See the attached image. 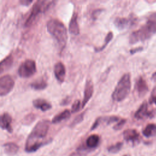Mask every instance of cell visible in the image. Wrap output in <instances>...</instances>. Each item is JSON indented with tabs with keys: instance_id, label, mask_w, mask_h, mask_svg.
Instances as JSON below:
<instances>
[{
	"instance_id": "6da1fadb",
	"label": "cell",
	"mask_w": 156,
	"mask_h": 156,
	"mask_svg": "<svg viewBox=\"0 0 156 156\" xmlns=\"http://www.w3.org/2000/svg\"><path fill=\"white\" fill-rule=\"evenodd\" d=\"M49 127V122L47 120L41 121L35 125L26 141V150L27 152H34L41 146L42 143L38 140L46 136Z\"/></svg>"
},
{
	"instance_id": "7a4b0ae2",
	"label": "cell",
	"mask_w": 156,
	"mask_h": 156,
	"mask_svg": "<svg viewBox=\"0 0 156 156\" xmlns=\"http://www.w3.org/2000/svg\"><path fill=\"white\" fill-rule=\"evenodd\" d=\"M49 33L56 40L60 50H63L67 43V30L63 23L57 19H52L47 23Z\"/></svg>"
},
{
	"instance_id": "3957f363",
	"label": "cell",
	"mask_w": 156,
	"mask_h": 156,
	"mask_svg": "<svg viewBox=\"0 0 156 156\" xmlns=\"http://www.w3.org/2000/svg\"><path fill=\"white\" fill-rule=\"evenodd\" d=\"M131 88V77L130 73L124 74L118 81L112 93V99L115 102L124 101L129 95Z\"/></svg>"
},
{
	"instance_id": "277c9868",
	"label": "cell",
	"mask_w": 156,
	"mask_h": 156,
	"mask_svg": "<svg viewBox=\"0 0 156 156\" xmlns=\"http://www.w3.org/2000/svg\"><path fill=\"white\" fill-rule=\"evenodd\" d=\"M52 3V1H37L32 7V12L25 23L26 26H30L35 20L37 16L41 12H43L46 10L48 7Z\"/></svg>"
},
{
	"instance_id": "5b68a950",
	"label": "cell",
	"mask_w": 156,
	"mask_h": 156,
	"mask_svg": "<svg viewBox=\"0 0 156 156\" xmlns=\"http://www.w3.org/2000/svg\"><path fill=\"white\" fill-rule=\"evenodd\" d=\"M152 34L149 32L145 25L143 26L139 29L132 32L129 37V43L135 44L139 41H143L149 39Z\"/></svg>"
},
{
	"instance_id": "8992f818",
	"label": "cell",
	"mask_w": 156,
	"mask_h": 156,
	"mask_svg": "<svg viewBox=\"0 0 156 156\" xmlns=\"http://www.w3.org/2000/svg\"><path fill=\"white\" fill-rule=\"evenodd\" d=\"M35 72V62L33 60L30 59H27L23 62L18 69L19 76L24 78H27L33 76Z\"/></svg>"
},
{
	"instance_id": "52a82bcc",
	"label": "cell",
	"mask_w": 156,
	"mask_h": 156,
	"mask_svg": "<svg viewBox=\"0 0 156 156\" xmlns=\"http://www.w3.org/2000/svg\"><path fill=\"white\" fill-rule=\"evenodd\" d=\"M15 82L9 75H4L0 77V96L9 94L13 88Z\"/></svg>"
},
{
	"instance_id": "ba28073f",
	"label": "cell",
	"mask_w": 156,
	"mask_h": 156,
	"mask_svg": "<svg viewBox=\"0 0 156 156\" xmlns=\"http://www.w3.org/2000/svg\"><path fill=\"white\" fill-rule=\"evenodd\" d=\"M94 91V87L93 83L91 79H88L86 81L85 88H84V93H83V98L82 103V108H84L87 102L91 99Z\"/></svg>"
},
{
	"instance_id": "9c48e42d",
	"label": "cell",
	"mask_w": 156,
	"mask_h": 156,
	"mask_svg": "<svg viewBox=\"0 0 156 156\" xmlns=\"http://www.w3.org/2000/svg\"><path fill=\"white\" fill-rule=\"evenodd\" d=\"M54 72L55 76L58 82L62 83L65 80L66 76V69L65 65L62 62H58L55 65Z\"/></svg>"
},
{
	"instance_id": "30bf717a",
	"label": "cell",
	"mask_w": 156,
	"mask_h": 156,
	"mask_svg": "<svg viewBox=\"0 0 156 156\" xmlns=\"http://www.w3.org/2000/svg\"><path fill=\"white\" fill-rule=\"evenodd\" d=\"M136 90L140 97H143L146 94L149 90V87L146 80L142 77H140L136 82Z\"/></svg>"
},
{
	"instance_id": "8fae6325",
	"label": "cell",
	"mask_w": 156,
	"mask_h": 156,
	"mask_svg": "<svg viewBox=\"0 0 156 156\" xmlns=\"http://www.w3.org/2000/svg\"><path fill=\"white\" fill-rule=\"evenodd\" d=\"M134 19L117 17L114 20V24L119 30H123L129 27L133 23Z\"/></svg>"
},
{
	"instance_id": "7c38bea8",
	"label": "cell",
	"mask_w": 156,
	"mask_h": 156,
	"mask_svg": "<svg viewBox=\"0 0 156 156\" xmlns=\"http://www.w3.org/2000/svg\"><path fill=\"white\" fill-rule=\"evenodd\" d=\"M151 116V112L148 110L147 103L146 101H144L140 106L138 109L135 113V118L138 119H142L146 118H148Z\"/></svg>"
},
{
	"instance_id": "4fadbf2b",
	"label": "cell",
	"mask_w": 156,
	"mask_h": 156,
	"mask_svg": "<svg viewBox=\"0 0 156 156\" xmlns=\"http://www.w3.org/2000/svg\"><path fill=\"white\" fill-rule=\"evenodd\" d=\"M12 117L7 113H4L0 115V127L7 130L9 132H12V128L11 126Z\"/></svg>"
},
{
	"instance_id": "5bb4252c",
	"label": "cell",
	"mask_w": 156,
	"mask_h": 156,
	"mask_svg": "<svg viewBox=\"0 0 156 156\" xmlns=\"http://www.w3.org/2000/svg\"><path fill=\"white\" fill-rule=\"evenodd\" d=\"M123 137L124 140L127 141L135 142L138 140L140 138V133L135 129H129L124 131Z\"/></svg>"
},
{
	"instance_id": "9a60e30c",
	"label": "cell",
	"mask_w": 156,
	"mask_h": 156,
	"mask_svg": "<svg viewBox=\"0 0 156 156\" xmlns=\"http://www.w3.org/2000/svg\"><path fill=\"white\" fill-rule=\"evenodd\" d=\"M69 32L73 35H79L80 33L79 26L77 21V15L76 13H74L69 24Z\"/></svg>"
},
{
	"instance_id": "2e32d148",
	"label": "cell",
	"mask_w": 156,
	"mask_h": 156,
	"mask_svg": "<svg viewBox=\"0 0 156 156\" xmlns=\"http://www.w3.org/2000/svg\"><path fill=\"white\" fill-rule=\"evenodd\" d=\"M145 26L151 34L156 33V12L152 13L149 15Z\"/></svg>"
},
{
	"instance_id": "e0dca14e",
	"label": "cell",
	"mask_w": 156,
	"mask_h": 156,
	"mask_svg": "<svg viewBox=\"0 0 156 156\" xmlns=\"http://www.w3.org/2000/svg\"><path fill=\"white\" fill-rule=\"evenodd\" d=\"M33 105L35 108H39L43 112L47 111L51 108V105L46 101L42 99H37L34 100L33 101Z\"/></svg>"
},
{
	"instance_id": "ac0fdd59",
	"label": "cell",
	"mask_w": 156,
	"mask_h": 156,
	"mask_svg": "<svg viewBox=\"0 0 156 156\" xmlns=\"http://www.w3.org/2000/svg\"><path fill=\"white\" fill-rule=\"evenodd\" d=\"M70 115H71V112L68 109L65 110L63 112H62L61 113H60L58 115H57L56 116H55L52 120V122L54 123V124L58 123L63 120L69 118Z\"/></svg>"
},
{
	"instance_id": "d6986e66",
	"label": "cell",
	"mask_w": 156,
	"mask_h": 156,
	"mask_svg": "<svg viewBox=\"0 0 156 156\" xmlns=\"http://www.w3.org/2000/svg\"><path fill=\"white\" fill-rule=\"evenodd\" d=\"M99 142V136L98 135L93 134L89 136L86 140V144L90 148L96 147Z\"/></svg>"
},
{
	"instance_id": "ffe728a7",
	"label": "cell",
	"mask_w": 156,
	"mask_h": 156,
	"mask_svg": "<svg viewBox=\"0 0 156 156\" xmlns=\"http://www.w3.org/2000/svg\"><path fill=\"white\" fill-rule=\"evenodd\" d=\"M5 152L10 155L15 154L18 151V146L13 143H8L4 145Z\"/></svg>"
},
{
	"instance_id": "44dd1931",
	"label": "cell",
	"mask_w": 156,
	"mask_h": 156,
	"mask_svg": "<svg viewBox=\"0 0 156 156\" xmlns=\"http://www.w3.org/2000/svg\"><path fill=\"white\" fill-rule=\"evenodd\" d=\"M13 57L11 55L8 56L5 59H4L0 63V73L7 70L12 64Z\"/></svg>"
},
{
	"instance_id": "7402d4cb",
	"label": "cell",
	"mask_w": 156,
	"mask_h": 156,
	"mask_svg": "<svg viewBox=\"0 0 156 156\" xmlns=\"http://www.w3.org/2000/svg\"><path fill=\"white\" fill-rule=\"evenodd\" d=\"M113 37V32H108V34H107L105 38V41H104V44L101 47L96 48L94 49V51L96 52H101V51H103L105 48V47L107 46L108 43H110L111 41V40H112Z\"/></svg>"
},
{
	"instance_id": "603a6c76",
	"label": "cell",
	"mask_w": 156,
	"mask_h": 156,
	"mask_svg": "<svg viewBox=\"0 0 156 156\" xmlns=\"http://www.w3.org/2000/svg\"><path fill=\"white\" fill-rule=\"evenodd\" d=\"M47 86V83L46 82L43 80V79H40V80H37V81L33 82L31 84V87L35 89V90H41V89H44Z\"/></svg>"
},
{
	"instance_id": "cb8c5ba5",
	"label": "cell",
	"mask_w": 156,
	"mask_h": 156,
	"mask_svg": "<svg viewBox=\"0 0 156 156\" xmlns=\"http://www.w3.org/2000/svg\"><path fill=\"white\" fill-rule=\"evenodd\" d=\"M122 146V143H117L115 144H113L110 147H108V151L110 153H116L119 151L121 150V147Z\"/></svg>"
},
{
	"instance_id": "d4e9b609",
	"label": "cell",
	"mask_w": 156,
	"mask_h": 156,
	"mask_svg": "<svg viewBox=\"0 0 156 156\" xmlns=\"http://www.w3.org/2000/svg\"><path fill=\"white\" fill-rule=\"evenodd\" d=\"M80 107H82V103L79 100H76L72 105L71 107V112L75 113L78 112L80 109Z\"/></svg>"
},
{
	"instance_id": "484cf974",
	"label": "cell",
	"mask_w": 156,
	"mask_h": 156,
	"mask_svg": "<svg viewBox=\"0 0 156 156\" xmlns=\"http://www.w3.org/2000/svg\"><path fill=\"white\" fill-rule=\"evenodd\" d=\"M126 122V119H121L118 121V122L113 126V129L116 130H118L121 129L123 126H124V124Z\"/></svg>"
},
{
	"instance_id": "4316f807",
	"label": "cell",
	"mask_w": 156,
	"mask_h": 156,
	"mask_svg": "<svg viewBox=\"0 0 156 156\" xmlns=\"http://www.w3.org/2000/svg\"><path fill=\"white\" fill-rule=\"evenodd\" d=\"M83 115H84V112L79 114V115H77L75 118L73 120L72 124H71V126H76L77 125V124L80 123V122H82V121L83 120Z\"/></svg>"
},
{
	"instance_id": "83f0119b",
	"label": "cell",
	"mask_w": 156,
	"mask_h": 156,
	"mask_svg": "<svg viewBox=\"0 0 156 156\" xmlns=\"http://www.w3.org/2000/svg\"><path fill=\"white\" fill-rule=\"evenodd\" d=\"M105 122H107V124H110L113 122L118 121L119 120V118L118 116H108L105 118Z\"/></svg>"
},
{
	"instance_id": "f1b7e54d",
	"label": "cell",
	"mask_w": 156,
	"mask_h": 156,
	"mask_svg": "<svg viewBox=\"0 0 156 156\" xmlns=\"http://www.w3.org/2000/svg\"><path fill=\"white\" fill-rule=\"evenodd\" d=\"M151 101L156 104V87L154 88L152 91L151 96Z\"/></svg>"
},
{
	"instance_id": "f546056e",
	"label": "cell",
	"mask_w": 156,
	"mask_h": 156,
	"mask_svg": "<svg viewBox=\"0 0 156 156\" xmlns=\"http://www.w3.org/2000/svg\"><path fill=\"white\" fill-rule=\"evenodd\" d=\"M101 118H97V119H96V121H94V124H93V126H92V127H91V130L95 129L99 126V123H100V122H101Z\"/></svg>"
},
{
	"instance_id": "4dcf8cb0",
	"label": "cell",
	"mask_w": 156,
	"mask_h": 156,
	"mask_svg": "<svg viewBox=\"0 0 156 156\" xmlns=\"http://www.w3.org/2000/svg\"><path fill=\"white\" fill-rule=\"evenodd\" d=\"M143 50V48L142 47H138V48H135L134 49H132L130 51V52L131 54H133L137 52H140L141 51Z\"/></svg>"
},
{
	"instance_id": "1f68e13d",
	"label": "cell",
	"mask_w": 156,
	"mask_h": 156,
	"mask_svg": "<svg viewBox=\"0 0 156 156\" xmlns=\"http://www.w3.org/2000/svg\"><path fill=\"white\" fill-rule=\"evenodd\" d=\"M101 11H102V10H101V9H98V10H95V11L93 13V15H92L93 18H94V19H96V17L98 16V15L101 13Z\"/></svg>"
},
{
	"instance_id": "d6a6232c",
	"label": "cell",
	"mask_w": 156,
	"mask_h": 156,
	"mask_svg": "<svg viewBox=\"0 0 156 156\" xmlns=\"http://www.w3.org/2000/svg\"><path fill=\"white\" fill-rule=\"evenodd\" d=\"M69 156H85V155L80 152H76L72 153Z\"/></svg>"
},
{
	"instance_id": "836d02e7",
	"label": "cell",
	"mask_w": 156,
	"mask_h": 156,
	"mask_svg": "<svg viewBox=\"0 0 156 156\" xmlns=\"http://www.w3.org/2000/svg\"><path fill=\"white\" fill-rule=\"evenodd\" d=\"M156 135V124H154L153 127H152V136Z\"/></svg>"
},
{
	"instance_id": "e575fe53",
	"label": "cell",
	"mask_w": 156,
	"mask_h": 156,
	"mask_svg": "<svg viewBox=\"0 0 156 156\" xmlns=\"http://www.w3.org/2000/svg\"><path fill=\"white\" fill-rule=\"evenodd\" d=\"M21 4H24V5H29L30 3H31L32 1H27V0H23L20 1Z\"/></svg>"
},
{
	"instance_id": "d590c367",
	"label": "cell",
	"mask_w": 156,
	"mask_h": 156,
	"mask_svg": "<svg viewBox=\"0 0 156 156\" xmlns=\"http://www.w3.org/2000/svg\"><path fill=\"white\" fill-rule=\"evenodd\" d=\"M151 78H152V80L156 81V72H155V73H154L152 74Z\"/></svg>"
},
{
	"instance_id": "8d00e7d4",
	"label": "cell",
	"mask_w": 156,
	"mask_h": 156,
	"mask_svg": "<svg viewBox=\"0 0 156 156\" xmlns=\"http://www.w3.org/2000/svg\"><path fill=\"white\" fill-rule=\"evenodd\" d=\"M124 156H127V155H124Z\"/></svg>"
}]
</instances>
